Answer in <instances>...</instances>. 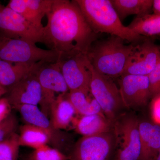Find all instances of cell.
<instances>
[{
	"label": "cell",
	"mask_w": 160,
	"mask_h": 160,
	"mask_svg": "<svg viewBox=\"0 0 160 160\" xmlns=\"http://www.w3.org/2000/svg\"><path fill=\"white\" fill-rule=\"evenodd\" d=\"M46 15L42 43L61 53L87 55L97 34L92 29L75 1L53 0Z\"/></svg>",
	"instance_id": "1"
},
{
	"label": "cell",
	"mask_w": 160,
	"mask_h": 160,
	"mask_svg": "<svg viewBox=\"0 0 160 160\" xmlns=\"http://www.w3.org/2000/svg\"><path fill=\"white\" fill-rule=\"evenodd\" d=\"M123 39L115 36L95 41L87 54L93 69L111 78L124 73L135 46L125 44Z\"/></svg>",
	"instance_id": "2"
},
{
	"label": "cell",
	"mask_w": 160,
	"mask_h": 160,
	"mask_svg": "<svg viewBox=\"0 0 160 160\" xmlns=\"http://www.w3.org/2000/svg\"><path fill=\"white\" fill-rule=\"evenodd\" d=\"M90 28L96 33L104 32L139 43L146 39L123 25L109 0H75Z\"/></svg>",
	"instance_id": "3"
},
{
	"label": "cell",
	"mask_w": 160,
	"mask_h": 160,
	"mask_svg": "<svg viewBox=\"0 0 160 160\" xmlns=\"http://www.w3.org/2000/svg\"><path fill=\"white\" fill-rule=\"evenodd\" d=\"M60 55L57 52L41 49L29 41L0 36V59L9 62L28 65L56 62Z\"/></svg>",
	"instance_id": "4"
},
{
	"label": "cell",
	"mask_w": 160,
	"mask_h": 160,
	"mask_svg": "<svg viewBox=\"0 0 160 160\" xmlns=\"http://www.w3.org/2000/svg\"><path fill=\"white\" fill-rule=\"evenodd\" d=\"M91 72L90 92L98 103L106 118L114 125L126 108L119 89L111 78L98 73L92 65Z\"/></svg>",
	"instance_id": "5"
},
{
	"label": "cell",
	"mask_w": 160,
	"mask_h": 160,
	"mask_svg": "<svg viewBox=\"0 0 160 160\" xmlns=\"http://www.w3.org/2000/svg\"><path fill=\"white\" fill-rule=\"evenodd\" d=\"M139 120L134 115L124 113L113 125L118 148L116 160H139L141 145Z\"/></svg>",
	"instance_id": "6"
},
{
	"label": "cell",
	"mask_w": 160,
	"mask_h": 160,
	"mask_svg": "<svg viewBox=\"0 0 160 160\" xmlns=\"http://www.w3.org/2000/svg\"><path fill=\"white\" fill-rule=\"evenodd\" d=\"M69 92H90L91 65L82 52L61 53L58 61Z\"/></svg>",
	"instance_id": "7"
},
{
	"label": "cell",
	"mask_w": 160,
	"mask_h": 160,
	"mask_svg": "<svg viewBox=\"0 0 160 160\" xmlns=\"http://www.w3.org/2000/svg\"><path fill=\"white\" fill-rule=\"evenodd\" d=\"M113 130L82 137L72 146L69 160H109L116 148Z\"/></svg>",
	"instance_id": "8"
},
{
	"label": "cell",
	"mask_w": 160,
	"mask_h": 160,
	"mask_svg": "<svg viewBox=\"0 0 160 160\" xmlns=\"http://www.w3.org/2000/svg\"><path fill=\"white\" fill-rule=\"evenodd\" d=\"M35 71L42 90L41 110L48 117L52 104L57 97L56 94H67L69 89L58 62L38 63Z\"/></svg>",
	"instance_id": "9"
},
{
	"label": "cell",
	"mask_w": 160,
	"mask_h": 160,
	"mask_svg": "<svg viewBox=\"0 0 160 160\" xmlns=\"http://www.w3.org/2000/svg\"><path fill=\"white\" fill-rule=\"evenodd\" d=\"M42 31L0 2V36L36 44L42 43Z\"/></svg>",
	"instance_id": "10"
},
{
	"label": "cell",
	"mask_w": 160,
	"mask_h": 160,
	"mask_svg": "<svg viewBox=\"0 0 160 160\" xmlns=\"http://www.w3.org/2000/svg\"><path fill=\"white\" fill-rule=\"evenodd\" d=\"M12 109L19 112L26 124L32 125L42 129L49 137V144L51 145L52 148L65 153L64 151L68 149L67 147H69L70 145V138L67 133L55 129L48 117L43 113L38 106L19 105L15 106Z\"/></svg>",
	"instance_id": "11"
},
{
	"label": "cell",
	"mask_w": 160,
	"mask_h": 160,
	"mask_svg": "<svg viewBox=\"0 0 160 160\" xmlns=\"http://www.w3.org/2000/svg\"><path fill=\"white\" fill-rule=\"evenodd\" d=\"M119 84L123 104L127 109L143 107L152 98L147 76L124 74Z\"/></svg>",
	"instance_id": "12"
},
{
	"label": "cell",
	"mask_w": 160,
	"mask_h": 160,
	"mask_svg": "<svg viewBox=\"0 0 160 160\" xmlns=\"http://www.w3.org/2000/svg\"><path fill=\"white\" fill-rule=\"evenodd\" d=\"M160 59V46L146 38L135 46L123 75L148 76Z\"/></svg>",
	"instance_id": "13"
},
{
	"label": "cell",
	"mask_w": 160,
	"mask_h": 160,
	"mask_svg": "<svg viewBox=\"0 0 160 160\" xmlns=\"http://www.w3.org/2000/svg\"><path fill=\"white\" fill-rule=\"evenodd\" d=\"M36 64L22 78L8 89L6 98L12 109L19 105L38 106L42 102V90L36 73Z\"/></svg>",
	"instance_id": "14"
},
{
	"label": "cell",
	"mask_w": 160,
	"mask_h": 160,
	"mask_svg": "<svg viewBox=\"0 0 160 160\" xmlns=\"http://www.w3.org/2000/svg\"><path fill=\"white\" fill-rule=\"evenodd\" d=\"M53 0H10L7 6L18 13L30 24L43 30L42 21Z\"/></svg>",
	"instance_id": "15"
},
{
	"label": "cell",
	"mask_w": 160,
	"mask_h": 160,
	"mask_svg": "<svg viewBox=\"0 0 160 160\" xmlns=\"http://www.w3.org/2000/svg\"><path fill=\"white\" fill-rule=\"evenodd\" d=\"M141 151L139 160H155L160 149V126L146 120L139 123Z\"/></svg>",
	"instance_id": "16"
},
{
	"label": "cell",
	"mask_w": 160,
	"mask_h": 160,
	"mask_svg": "<svg viewBox=\"0 0 160 160\" xmlns=\"http://www.w3.org/2000/svg\"><path fill=\"white\" fill-rule=\"evenodd\" d=\"M75 131L83 137L92 136L113 130V125L103 114L81 116L72 122Z\"/></svg>",
	"instance_id": "17"
},
{
	"label": "cell",
	"mask_w": 160,
	"mask_h": 160,
	"mask_svg": "<svg viewBox=\"0 0 160 160\" xmlns=\"http://www.w3.org/2000/svg\"><path fill=\"white\" fill-rule=\"evenodd\" d=\"M67 94L58 95L50 108V121L53 127L59 130L67 129L78 115Z\"/></svg>",
	"instance_id": "18"
},
{
	"label": "cell",
	"mask_w": 160,
	"mask_h": 160,
	"mask_svg": "<svg viewBox=\"0 0 160 160\" xmlns=\"http://www.w3.org/2000/svg\"><path fill=\"white\" fill-rule=\"evenodd\" d=\"M112 6L121 21L131 15L137 17L150 14L152 0H111Z\"/></svg>",
	"instance_id": "19"
},
{
	"label": "cell",
	"mask_w": 160,
	"mask_h": 160,
	"mask_svg": "<svg viewBox=\"0 0 160 160\" xmlns=\"http://www.w3.org/2000/svg\"><path fill=\"white\" fill-rule=\"evenodd\" d=\"M35 65L14 64L0 59V85L8 90L27 74Z\"/></svg>",
	"instance_id": "20"
},
{
	"label": "cell",
	"mask_w": 160,
	"mask_h": 160,
	"mask_svg": "<svg viewBox=\"0 0 160 160\" xmlns=\"http://www.w3.org/2000/svg\"><path fill=\"white\" fill-rule=\"evenodd\" d=\"M90 92L80 90L69 92L67 94V97L78 114L81 116L97 113L104 114L99 105L92 95L91 97L89 96Z\"/></svg>",
	"instance_id": "21"
},
{
	"label": "cell",
	"mask_w": 160,
	"mask_h": 160,
	"mask_svg": "<svg viewBox=\"0 0 160 160\" xmlns=\"http://www.w3.org/2000/svg\"><path fill=\"white\" fill-rule=\"evenodd\" d=\"M19 143L20 146H27L35 150L49 144L50 140L42 129L25 124L20 128Z\"/></svg>",
	"instance_id": "22"
},
{
	"label": "cell",
	"mask_w": 160,
	"mask_h": 160,
	"mask_svg": "<svg viewBox=\"0 0 160 160\" xmlns=\"http://www.w3.org/2000/svg\"><path fill=\"white\" fill-rule=\"evenodd\" d=\"M128 27L142 36L160 35V15L153 13L137 17Z\"/></svg>",
	"instance_id": "23"
},
{
	"label": "cell",
	"mask_w": 160,
	"mask_h": 160,
	"mask_svg": "<svg viewBox=\"0 0 160 160\" xmlns=\"http://www.w3.org/2000/svg\"><path fill=\"white\" fill-rule=\"evenodd\" d=\"M20 147L19 134L15 132L0 142V160H17Z\"/></svg>",
	"instance_id": "24"
},
{
	"label": "cell",
	"mask_w": 160,
	"mask_h": 160,
	"mask_svg": "<svg viewBox=\"0 0 160 160\" xmlns=\"http://www.w3.org/2000/svg\"><path fill=\"white\" fill-rule=\"evenodd\" d=\"M68 155L46 145L35 149L26 160H69Z\"/></svg>",
	"instance_id": "25"
},
{
	"label": "cell",
	"mask_w": 160,
	"mask_h": 160,
	"mask_svg": "<svg viewBox=\"0 0 160 160\" xmlns=\"http://www.w3.org/2000/svg\"><path fill=\"white\" fill-rule=\"evenodd\" d=\"M18 124L17 118L12 113L0 123V142L7 139L16 132Z\"/></svg>",
	"instance_id": "26"
},
{
	"label": "cell",
	"mask_w": 160,
	"mask_h": 160,
	"mask_svg": "<svg viewBox=\"0 0 160 160\" xmlns=\"http://www.w3.org/2000/svg\"><path fill=\"white\" fill-rule=\"evenodd\" d=\"M147 76L152 98L160 95V59L157 65Z\"/></svg>",
	"instance_id": "27"
},
{
	"label": "cell",
	"mask_w": 160,
	"mask_h": 160,
	"mask_svg": "<svg viewBox=\"0 0 160 160\" xmlns=\"http://www.w3.org/2000/svg\"><path fill=\"white\" fill-rule=\"evenodd\" d=\"M151 113L153 122L160 126V95L152 98Z\"/></svg>",
	"instance_id": "28"
},
{
	"label": "cell",
	"mask_w": 160,
	"mask_h": 160,
	"mask_svg": "<svg viewBox=\"0 0 160 160\" xmlns=\"http://www.w3.org/2000/svg\"><path fill=\"white\" fill-rule=\"evenodd\" d=\"M12 107L6 98L0 99V123L11 114Z\"/></svg>",
	"instance_id": "29"
},
{
	"label": "cell",
	"mask_w": 160,
	"mask_h": 160,
	"mask_svg": "<svg viewBox=\"0 0 160 160\" xmlns=\"http://www.w3.org/2000/svg\"><path fill=\"white\" fill-rule=\"evenodd\" d=\"M152 10L155 14L160 15V0H154L152 5Z\"/></svg>",
	"instance_id": "30"
},
{
	"label": "cell",
	"mask_w": 160,
	"mask_h": 160,
	"mask_svg": "<svg viewBox=\"0 0 160 160\" xmlns=\"http://www.w3.org/2000/svg\"><path fill=\"white\" fill-rule=\"evenodd\" d=\"M7 92H8V89L0 85V97L4 95H6Z\"/></svg>",
	"instance_id": "31"
},
{
	"label": "cell",
	"mask_w": 160,
	"mask_h": 160,
	"mask_svg": "<svg viewBox=\"0 0 160 160\" xmlns=\"http://www.w3.org/2000/svg\"><path fill=\"white\" fill-rule=\"evenodd\" d=\"M155 160H160V149L158 153L157 156Z\"/></svg>",
	"instance_id": "32"
},
{
	"label": "cell",
	"mask_w": 160,
	"mask_h": 160,
	"mask_svg": "<svg viewBox=\"0 0 160 160\" xmlns=\"http://www.w3.org/2000/svg\"><path fill=\"white\" fill-rule=\"evenodd\" d=\"M159 36H160V35H159Z\"/></svg>",
	"instance_id": "33"
}]
</instances>
